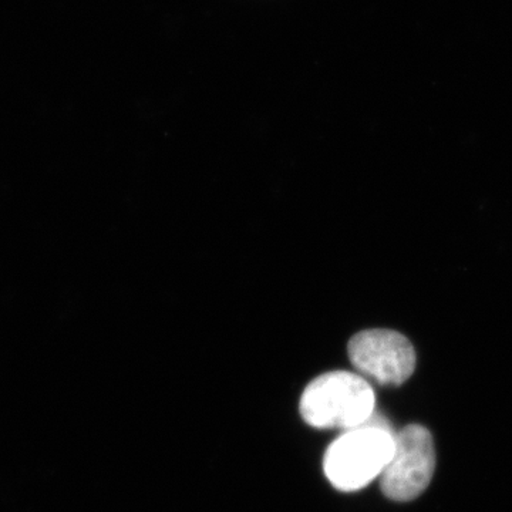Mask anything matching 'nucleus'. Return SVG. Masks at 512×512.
I'll return each mask as SVG.
<instances>
[{"label": "nucleus", "instance_id": "obj_2", "mask_svg": "<svg viewBox=\"0 0 512 512\" xmlns=\"http://www.w3.org/2000/svg\"><path fill=\"white\" fill-rule=\"evenodd\" d=\"M394 451V434L375 416L365 426L348 430L333 441L323 458V470L333 487L357 491L382 476Z\"/></svg>", "mask_w": 512, "mask_h": 512}, {"label": "nucleus", "instance_id": "obj_3", "mask_svg": "<svg viewBox=\"0 0 512 512\" xmlns=\"http://www.w3.org/2000/svg\"><path fill=\"white\" fill-rule=\"evenodd\" d=\"M434 468L436 451L431 434L412 424L394 434L393 456L380 476V487L390 500L412 501L429 487Z\"/></svg>", "mask_w": 512, "mask_h": 512}, {"label": "nucleus", "instance_id": "obj_1", "mask_svg": "<svg viewBox=\"0 0 512 512\" xmlns=\"http://www.w3.org/2000/svg\"><path fill=\"white\" fill-rule=\"evenodd\" d=\"M376 396L365 377L325 373L308 384L299 403L302 419L315 429L353 430L375 416Z\"/></svg>", "mask_w": 512, "mask_h": 512}, {"label": "nucleus", "instance_id": "obj_4", "mask_svg": "<svg viewBox=\"0 0 512 512\" xmlns=\"http://www.w3.org/2000/svg\"><path fill=\"white\" fill-rule=\"evenodd\" d=\"M349 359L362 375L379 384H402L416 369V352L402 333L370 329L350 339Z\"/></svg>", "mask_w": 512, "mask_h": 512}]
</instances>
